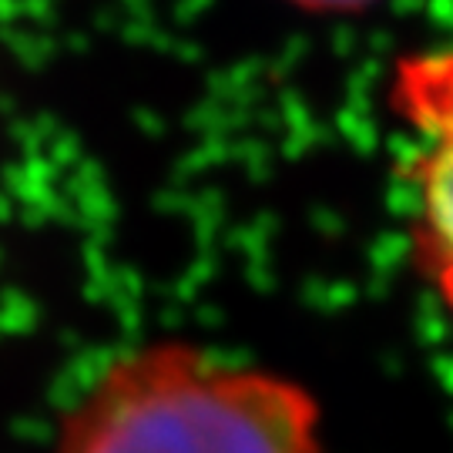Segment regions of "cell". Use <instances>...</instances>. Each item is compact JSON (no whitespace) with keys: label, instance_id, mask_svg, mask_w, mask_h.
<instances>
[{"label":"cell","instance_id":"obj_2","mask_svg":"<svg viewBox=\"0 0 453 453\" xmlns=\"http://www.w3.org/2000/svg\"><path fill=\"white\" fill-rule=\"evenodd\" d=\"M393 108L417 138V252L426 273L453 269V50L413 54L396 67Z\"/></svg>","mask_w":453,"mask_h":453},{"label":"cell","instance_id":"obj_3","mask_svg":"<svg viewBox=\"0 0 453 453\" xmlns=\"http://www.w3.org/2000/svg\"><path fill=\"white\" fill-rule=\"evenodd\" d=\"M430 279H434L440 299L447 303V309H450V316H453V269H440V273H434Z\"/></svg>","mask_w":453,"mask_h":453},{"label":"cell","instance_id":"obj_1","mask_svg":"<svg viewBox=\"0 0 453 453\" xmlns=\"http://www.w3.org/2000/svg\"><path fill=\"white\" fill-rule=\"evenodd\" d=\"M50 453H326L323 410L282 372L155 340L97 372Z\"/></svg>","mask_w":453,"mask_h":453},{"label":"cell","instance_id":"obj_4","mask_svg":"<svg viewBox=\"0 0 453 453\" xmlns=\"http://www.w3.org/2000/svg\"><path fill=\"white\" fill-rule=\"evenodd\" d=\"M306 7H316V11H342V7H357L363 0H299Z\"/></svg>","mask_w":453,"mask_h":453}]
</instances>
